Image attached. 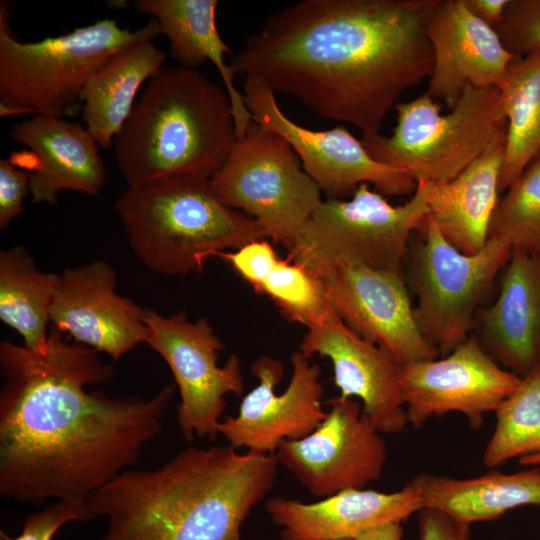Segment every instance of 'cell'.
I'll return each mask as SVG.
<instances>
[{
    "instance_id": "f546056e",
    "label": "cell",
    "mask_w": 540,
    "mask_h": 540,
    "mask_svg": "<svg viewBox=\"0 0 540 540\" xmlns=\"http://www.w3.org/2000/svg\"><path fill=\"white\" fill-rule=\"evenodd\" d=\"M488 239H497L512 249L540 255V156L499 198Z\"/></svg>"
},
{
    "instance_id": "d6a6232c",
    "label": "cell",
    "mask_w": 540,
    "mask_h": 540,
    "mask_svg": "<svg viewBox=\"0 0 540 540\" xmlns=\"http://www.w3.org/2000/svg\"><path fill=\"white\" fill-rule=\"evenodd\" d=\"M94 517L87 502L56 501L44 510L29 515L18 536L10 537L1 531V540H52L66 523Z\"/></svg>"
},
{
    "instance_id": "9c48e42d",
    "label": "cell",
    "mask_w": 540,
    "mask_h": 540,
    "mask_svg": "<svg viewBox=\"0 0 540 540\" xmlns=\"http://www.w3.org/2000/svg\"><path fill=\"white\" fill-rule=\"evenodd\" d=\"M210 184L223 204L245 211L287 251L323 201L290 144L253 120Z\"/></svg>"
},
{
    "instance_id": "836d02e7",
    "label": "cell",
    "mask_w": 540,
    "mask_h": 540,
    "mask_svg": "<svg viewBox=\"0 0 540 540\" xmlns=\"http://www.w3.org/2000/svg\"><path fill=\"white\" fill-rule=\"evenodd\" d=\"M216 256L229 262L255 291L279 259L272 245L265 239L251 241L234 252H222Z\"/></svg>"
},
{
    "instance_id": "7c38bea8",
    "label": "cell",
    "mask_w": 540,
    "mask_h": 540,
    "mask_svg": "<svg viewBox=\"0 0 540 540\" xmlns=\"http://www.w3.org/2000/svg\"><path fill=\"white\" fill-rule=\"evenodd\" d=\"M251 119L281 135L301 160L305 173L326 199H341L361 184H372L382 195L413 194L417 182L406 171L375 160L361 140L344 126L316 131L286 116L275 92L260 77L247 75L242 86Z\"/></svg>"
},
{
    "instance_id": "603a6c76",
    "label": "cell",
    "mask_w": 540,
    "mask_h": 540,
    "mask_svg": "<svg viewBox=\"0 0 540 540\" xmlns=\"http://www.w3.org/2000/svg\"><path fill=\"white\" fill-rule=\"evenodd\" d=\"M504 143L492 146L455 178L422 182L428 217L457 250L476 254L486 245L490 222L499 201Z\"/></svg>"
},
{
    "instance_id": "30bf717a",
    "label": "cell",
    "mask_w": 540,
    "mask_h": 540,
    "mask_svg": "<svg viewBox=\"0 0 540 540\" xmlns=\"http://www.w3.org/2000/svg\"><path fill=\"white\" fill-rule=\"evenodd\" d=\"M421 239L411 254L410 279L417 304V327L440 357L452 352L469 336L477 308L506 266L512 248L488 239L476 254L453 247L426 216L418 228Z\"/></svg>"
},
{
    "instance_id": "8d00e7d4",
    "label": "cell",
    "mask_w": 540,
    "mask_h": 540,
    "mask_svg": "<svg viewBox=\"0 0 540 540\" xmlns=\"http://www.w3.org/2000/svg\"><path fill=\"white\" fill-rule=\"evenodd\" d=\"M469 10L496 30L500 25L509 0H464Z\"/></svg>"
},
{
    "instance_id": "3957f363",
    "label": "cell",
    "mask_w": 540,
    "mask_h": 540,
    "mask_svg": "<svg viewBox=\"0 0 540 540\" xmlns=\"http://www.w3.org/2000/svg\"><path fill=\"white\" fill-rule=\"evenodd\" d=\"M278 465L275 454L191 446L158 468L124 470L86 502L108 520L101 540H243Z\"/></svg>"
},
{
    "instance_id": "ba28073f",
    "label": "cell",
    "mask_w": 540,
    "mask_h": 540,
    "mask_svg": "<svg viewBox=\"0 0 540 540\" xmlns=\"http://www.w3.org/2000/svg\"><path fill=\"white\" fill-rule=\"evenodd\" d=\"M428 213L422 182L397 206L364 183L350 200H323L300 229L288 259L322 279L343 265L402 270L410 235Z\"/></svg>"
},
{
    "instance_id": "d4e9b609",
    "label": "cell",
    "mask_w": 540,
    "mask_h": 540,
    "mask_svg": "<svg viewBox=\"0 0 540 540\" xmlns=\"http://www.w3.org/2000/svg\"><path fill=\"white\" fill-rule=\"evenodd\" d=\"M410 483L424 507L439 509L472 524L496 520L521 506L540 505V469L515 473L496 470L472 478H452L419 473Z\"/></svg>"
},
{
    "instance_id": "8fae6325",
    "label": "cell",
    "mask_w": 540,
    "mask_h": 540,
    "mask_svg": "<svg viewBox=\"0 0 540 540\" xmlns=\"http://www.w3.org/2000/svg\"><path fill=\"white\" fill-rule=\"evenodd\" d=\"M146 338L170 368L180 394L178 424L186 440H214L226 408L225 396H241L244 384L240 359L218 365L224 346L204 317L190 321L183 311L163 316L146 309Z\"/></svg>"
},
{
    "instance_id": "52a82bcc",
    "label": "cell",
    "mask_w": 540,
    "mask_h": 540,
    "mask_svg": "<svg viewBox=\"0 0 540 540\" xmlns=\"http://www.w3.org/2000/svg\"><path fill=\"white\" fill-rule=\"evenodd\" d=\"M394 109L392 135H363L361 142L375 160L406 171L416 182H447L505 142L507 120L498 87H466L447 114L427 93Z\"/></svg>"
},
{
    "instance_id": "484cf974",
    "label": "cell",
    "mask_w": 540,
    "mask_h": 540,
    "mask_svg": "<svg viewBox=\"0 0 540 540\" xmlns=\"http://www.w3.org/2000/svg\"><path fill=\"white\" fill-rule=\"evenodd\" d=\"M165 59V53L152 40L139 41L114 54L90 78L81 113L86 129L101 148L113 147L136 103L138 90L163 68Z\"/></svg>"
},
{
    "instance_id": "d6986e66",
    "label": "cell",
    "mask_w": 540,
    "mask_h": 540,
    "mask_svg": "<svg viewBox=\"0 0 540 540\" xmlns=\"http://www.w3.org/2000/svg\"><path fill=\"white\" fill-rule=\"evenodd\" d=\"M433 69L426 93L452 109L468 86L499 87L517 59L464 0H437L426 24Z\"/></svg>"
},
{
    "instance_id": "5bb4252c",
    "label": "cell",
    "mask_w": 540,
    "mask_h": 540,
    "mask_svg": "<svg viewBox=\"0 0 540 540\" xmlns=\"http://www.w3.org/2000/svg\"><path fill=\"white\" fill-rule=\"evenodd\" d=\"M292 374L287 388L276 393L284 366L276 358L261 356L252 366L258 384L243 398L235 416H225L218 433L235 449L275 454L284 441L299 440L325 419L320 368L300 350L291 356Z\"/></svg>"
},
{
    "instance_id": "7a4b0ae2",
    "label": "cell",
    "mask_w": 540,
    "mask_h": 540,
    "mask_svg": "<svg viewBox=\"0 0 540 540\" xmlns=\"http://www.w3.org/2000/svg\"><path fill=\"white\" fill-rule=\"evenodd\" d=\"M437 0H304L269 15L231 60L322 118L379 134L409 88L429 78L426 24Z\"/></svg>"
},
{
    "instance_id": "d590c367",
    "label": "cell",
    "mask_w": 540,
    "mask_h": 540,
    "mask_svg": "<svg viewBox=\"0 0 540 540\" xmlns=\"http://www.w3.org/2000/svg\"><path fill=\"white\" fill-rule=\"evenodd\" d=\"M419 540H470L471 525L435 508L418 511Z\"/></svg>"
},
{
    "instance_id": "2e32d148",
    "label": "cell",
    "mask_w": 540,
    "mask_h": 540,
    "mask_svg": "<svg viewBox=\"0 0 540 540\" xmlns=\"http://www.w3.org/2000/svg\"><path fill=\"white\" fill-rule=\"evenodd\" d=\"M323 280L339 318L401 365L440 357L417 327L402 270L343 265Z\"/></svg>"
},
{
    "instance_id": "ffe728a7",
    "label": "cell",
    "mask_w": 540,
    "mask_h": 540,
    "mask_svg": "<svg viewBox=\"0 0 540 540\" xmlns=\"http://www.w3.org/2000/svg\"><path fill=\"white\" fill-rule=\"evenodd\" d=\"M265 507L283 540H355L378 526L404 521L423 505L409 482L391 493L346 489L311 503L276 497Z\"/></svg>"
},
{
    "instance_id": "1f68e13d",
    "label": "cell",
    "mask_w": 540,
    "mask_h": 540,
    "mask_svg": "<svg viewBox=\"0 0 540 540\" xmlns=\"http://www.w3.org/2000/svg\"><path fill=\"white\" fill-rule=\"evenodd\" d=\"M496 32L517 58L539 52L540 0H509Z\"/></svg>"
},
{
    "instance_id": "6da1fadb",
    "label": "cell",
    "mask_w": 540,
    "mask_h": 540,
    "mask_svg": "<svg viewBox=\"0 0 540 540\" xmlns=\"http://www.w3.org/2000/svg\"><path fill=\"white\" fill-rule=\"evenodd\" d=\"M113 365L61 330L44 351L0 343V494L24 503L86 502L134 465L159 433L174 387L152 397L88 392Z\"/></svg>"
},
{
    "instance_id": "8992f818",
    "label": "cell",
    "mask_w": 540,
    "mask_h": 540,
    "mask_svg": "<svg viewBox=\"0 0 540 540\" xmlns=\"http://www.w3.org/2000/svg\"><path fill=\"white\" fill-rule=\"evenodd\" d=\"M0 4V115L40 114L73 117L82 110L90 78L121 49L160 35L155 19L131 31L114 19L97 20L71 32L21 42Z\"/></svg>"
},
{
    "instance_id": "5b68a950",
    "label": "cell",
    "mask_w": 540,
    "mask_h": 540,
    "mask_svg": "<svg viewBox=\"0 0 540 540\" xmlns=\"http://www.w3.org/2000/svg\"><path fill=\"white\" fill-rule=\"evenodd\" d=\"M114 208L134 255L160 275L200 271L208 258L268 237L254 218L223 204L210 179L197 176L128 187Z\"/></svg>"
},
{
    "instance_id": "83f0119b",
    "label": "cell",
    "mask_w": 540,
    "mask_h": 540,
    "mask_svg": "<svg viewBox=\"0 0 540 540\" xmlns=\"http://www.w3.org/2000/svg\"><path fill=\"white\" fill-rule=\"evenodd\" d=\"M498 88L507 120L501 191L540 156V51L517 58Z\"/></svg>"
},
{
    "instance_id": "4dcf8cb0",
    "label": "cell",
    "mask_w": 540,
    "mask_h": 540,
    "mask_svg": "<svg viewBox=\"0 0 540 540\" xmlns=\"http://www.w3.org/2000/svg\"><path fill=\"white\" fill-rule=\"evenodd\" d=\"M267 295L291 322L313 325L330 304L325 281L290 259H278L256 291Z\"/></svg>"
},
{
    "instance_id": "f35d334b",
    "label": "cell",
    "mask_w": 540,
    "mask_h": 540,
    "mask_svg": "<svg viewBox=\"0 0 540 540\" xmlns=\"http://www.w3.org/2000/svg\"><path fill=\"white\" fill-rule=\"evenodd\" d=\"M519 463L524 466H537L540 465V452L532 455L524 456L518 459Z\"/></svg>"
},
{
    "instance_id": "7402d4cb",
    "label": "cell",
    "mask_w": 540,
    "mask_h": 540,
    "mask_svg": "<svg viewBox=\"0 0 540 540\" xmlns=\"http://www.w3.org/2000/svg\"><path fill=\"white\" fill-rule=\"evenodd\" d=\"M474 335L504 369L523 378L540 364V255L512 249L496 301Z\"/></svg>"
},
{
    "instance_id": "4fadbf2b",
    "label": "cell",
    "mask_w": 540,
    "mask_h": 540,
    "mask_svg": "<svg viewBox=\"0 0 540 540\" xmlns=\"http://www.w3.org/2000/svg\"><path fill=\"white\" fill-rule=\"evenodd\" d=\"M328 404L313 432L282 442L275 452L279 465L319 499L379 480L387 459L381 433L357 400L337 396Z\"/></svg>"
},
{
    "instance_id": "e575fe53",
    "label": "cell",
    "mask_w": 540,
    "mask_h": 540,
    "mask_svg": "<svg viewBox=\"0 0 540 540\" xmlns=\"http://www.w3.org/2000/svg\"><path fill=\"white\" fill-rule=\"evenodd\" d=\"M30 192L29 172L12 160L0 159V228H5L23 211V200Z\"/></svg>"
},
{
    "instance_id": "f1b7e54d",
    "label": "cell",
    "mask_w": 540,
    "mask_h": 540,
    "mask_svg": "<svg viewBox=\"0 0 540 540\" xmlns=\"http://www.w3.org/2000/svg\"><path fill=\"white\" fill-rule=\"evenodd\" d=\"M496 423L483 451V464L496 468L540 452V364L495 410Z\"/></svg>"
},
{
    "instance_id": "cb8c5ba5",
    "label": "cell",
    "mask_w": 540,
    "mask_h": 540,
    "mask_svg": "<svg viewBox=\"0 0 540 540\" xmlns=\"http://www.w3.org/2000/svg\"><path fill=\"white\" fill-rule=\"evenodd\" d=\"M217 0H136L134 7L158 23L179 66L197 69L210 61L218 70L233 108L236 138L244 136L252 121L244 96L234 84L235 73L224 56L231 49L216 25Z\"/></svg>"
},
{
    "instance_id": "9a60e30c",
    "label": "cell",
    "mask_w": 540,
    "mask_h": 540,
    "mask_svg": "<svg viewBox=\"0 0 540 540\" xmlns=\"http://www.w3.org/2000/svg\"><path fill=\"white\" fill-rule=\"evenodd\" d=\"M521 380L488 356L474 335L446 356L404 364L400 369L407 421L413 428L434 416L458 412L477 429Z\"/></svg>"
},
{
    "instance_id": "277c9868",
    "label": "cell",
    "mask_w": 540,
    "mask_h": 540,
    "mask_svg": "<svg viewBox=\"0 0 540 540\" xmlns=\"http://www.w3.org/2000/svg\"><path fill=\"white\" fill-rule=\"evenodd\" d=\"M236 140L226 89L178 65L148 80L113 147L122 177L135 187L174 176L211 179Z\"/></svg>"
},
{
    "instance_id": "e0dca14e",
    "label": "cell",
    "mask_w": 540,
    "mask_h": 540,
    "mask_svg": "<svg viewBox=\"0 0 540 540\" xmlns=\"http://www.w3.org/2000/svg\"><path fill=\"white\" fill-rule=\"evenodd\" d=\"M300 351L318 354L333 366L341 397L359 399L362 411L384 434H396L408 425L400 387L401 364L385 349L352 331L329 307L307 328Z\"/></svg>"
},
{
    "instance_id": "4316f807",
    "label": "cell",
    "mask_w": 540,
    "mask_h": 540,
    "mask_svg": "<svg viewBox=\"0 0 540 540\" xmlns=\"http://www.w3.org/2000/svg\"><path fill=\"white\" fill-rule=\"evenodd\" d=\"M58 279L59 274L39 270L21 245L0 252V320L22 336L27 348L47 347Z\"/></svg>"
},
{
    "instance_id": "74e56055",
    "label": "cell",
    "mask_w": 540,
    "mask_h": 540,
    "mask_svg": "<svg viewBox=\"0 0 540 540\" xmlns=\"http://www.w3.org/2000/svg\"><path fill=\"white\" fill-rule=\"evenodd\" d=\"M402 522H390L373 528L355 540H401L403 536Z\"/></svg>"
},
{
    "instance_id": "ac0fdd59",
    "label": "cell",
    "mask_w": 540,
    "mask_h": 540,
    "mask_svg": "<svg viewBox=\"0 0 540 540\" xmlns=\"http://www.w3.org/2000/svg\"><path fill=\"white\" fill-rule=\"evenodd\" d=\"M117 274L103 260L66 269L59 279L50 321L78 343L117 362L145 343L146 309L116 292Z\"/></svg>"
},
{
    "instance_id": "44dd1931",
    "label": "cell",
    "mask_w": 540,
    "mask_h": 540,
    "mask_svg": "<svg viewBox=\"0 0 540 540\" xmlns=\"http://www.w3.org/2000/svg\"><path fill=\"white\" fill-rule=\"evenodd\" d=\"M10 136L30 149L35 162L29 172L33 203L54 205L63 190L93 196L103 188L100 146L81 124L37 114L14 125Z\"/></svg>"
}]
</instances>
